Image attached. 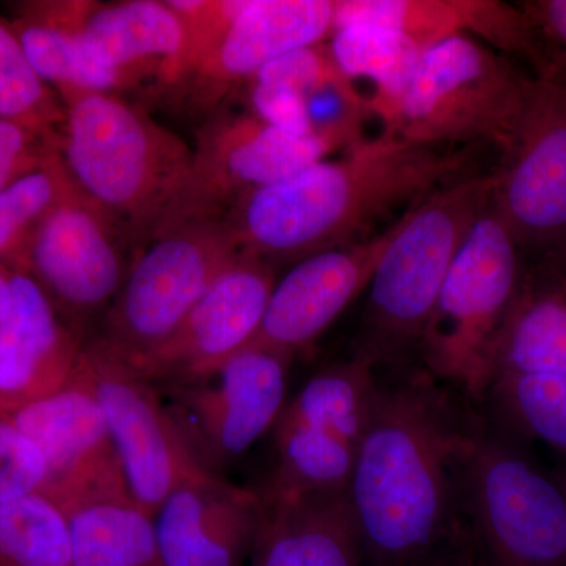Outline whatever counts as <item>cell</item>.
I'll return each instance as SVG.
<instances>
[{"mask_svg": "<svg viewBox=\"0 0 566 566\" xmlns=\"http://www.w3.org/2000/svg\"><path fill=\"white\" fill-rule=\"evenodd\" d=\"M48 465L9 415H0V504L44 493Z\"/></svg>", "mask_w": 566, "mask_h": 566, "instance_id": "cell-33", "label": "cell"}, {"mask_svg": "<svg viewBox=\"0 0 566 566\" xmlns=\"http://www.w3.org/2000/svg\"><path fill=\"white\" fill-rule=\"evenodd\" d=\"M564 476H565V480H566V475H564Z\"/></svg>", "mask_w": 566, "mask_h": 566, "instance_id": "cell-42", "label": "cell"}, {"mask_svg": "<svg viewBox=\"0 0 566 566\" xmlns=\"http://www.w3.org/2000/svg\"><path fill=\"white\" fill-rule=\"evenodd\" d=\"M249 0H169L182 25L180 54L164 73L159 87L175 91L218 46Z\"/></svg>", "mask_w": 566, "mask_h": 566, "instance_id": "cell-32", "label": "cell"}, {"mask_svg": "<svg viewBox=\"0 0 566 566\" xmlns=\"http://www.w3.org/2000/svg\"><path fill=\"white\" fill-rule=\"evenodd\" d=\"M539 39L549 40L562 51L564 57L554 62H566V0H536L523 3Z\"/></svg>", "mask_w": 566, "mask_h": 566, "instance_id": "cell-36", "label": "cell"}, {"mask_svg": "<svg viewBox=\"0 0 566 566\" xmlns=\"http://www.w3.org/2000/svg\"><path fill=\"white\" fill-rule=\"evenodd\" d=\"M9 416L39 447L48 465L43 494L59 505L92 495L129 494L82 353L65 385Z\"/></svg>", "mask_w": 566, "mask_h": 566, "instance_id": "cell-15", "label": "cell"}, {"mask_svg": "<svg viewBox=\"0 0 566 566\" xmlns=\"http://www.w3.org/2000/svg\"><path fill=\"white\" fill-rule=\"evenodd\" d=\"M263 516L262 494L203 475L178 486L153 516L164 566H244Z\"/></svg>", "mask_w": 566, "mask_h": 566, "instance_id": "cell-19", "label": "cell"}, {"mask_svg": "<svg viewBox=\"0 0 566 566\" xmlns=\"http://www.w3.org/2000/svg\"><path fill=\"white\" fill-rule=\"evenodd\" d=\"M0 120L22 123L61 140L65 104L41 80L11 21L0 18Z\"/></svg>", "mask_w": 566, "mask_h": 566, "instance_id": "cell-31", "label": "cell"}, {"mask_svg": "<svg viewBox=\"0 0 566 566\" xmlns=\"http://www.w3.org/2000/svg\"><path fill=\"white\" fill-rule=\"evenodd\" d=\"M423 566H446L444 554L441 556L434 557L433 560H430V564Z\"/></svg>", "mask_w": 566, "mask_h": 566, "instance_id": "cell-40", "label": "cell"}, {"mask_svg": "<svg viewBox=\"0 0 566 566\" xmlns=\"http://www.w3.org/2000/svg\"><path fill=\"white\" fill-rule=\"evenodd\" d=\"M59 155L71 180L140 248L180 203L193 161L189 147L122 95L63 88Z\"/></svg>", "mask_w": 566, "mask_h": 566, "instance_id": "cell-3", "label": "cell"}, {"mask_svg": "<svg viewBox=\"0 0 566 566\" xmlns=\"http://www.w3.org/2000/svg\"><path fill=\"white\" fill-rule=\"evenodd\" d=\"M465 422L430 374L378 386L348 495L368 566H412L452 526Z\"/></svg>", "mask_w": 566, "mask_h": 566, "instance_id": "cell-1", "label": "cell"}, {"mask_svg": "<svg viewBox=\"0 0 566 566\" xmlns=\"http://www.w3.org/2000/svg\"><path fill=\"white\" fill-rule=\"evenodd\" d=\"M335 0H249L218 46L175 88L193 115L211 117L268 63L331 39Z\"/></svg>", "mask_w": 566, "mask_h": 566, "instance_id": "cell-17", "label": "cell"}, {"mask_svg": "<svg viewBox=\"0 0 566 566\" xmlns=\"http://www.w3.org/2000/svg\"><path fill=\"white\" fill-rule=\"evenodd\" d=\"M520 249L490 205L461 245L420 335L419 352L434 379L485 397L495 340L524 281Z\"/></svg>", "mask_w": 566, "mask_h": 566, "instance_id": "cell-6", "label": "cell"}, {"mask_svg": "<svg viewBox=\"0 0 566 566\" xmlns=\"http://www.w3.org/2000/svg\"><path fill=\"white\" fill-rule=\"evenodd\" d=\"M243 255L222 219L167 227L134 253L120 292L88 344L129 367L169 340Z\"/></svg>", "mask_w": 566, "mask_h": 566, "instance_id": "cell-7", "label": "cell"}, {"mask_svg": "<svg viewBox=\"0 0 566 566\" xmlns=\"http://www.w3.org/2000/svg\"><path fill=\"white\" fill-rule=\"evenodd\" d=\"M493 189L494 172L468 175L406 212L368 285L367 342L359 353L375 365L419 348L447 274Z\"/></svg>", "mask_w": 566, "mask_h": 566, "instance_id": "cell-4", "label": "cell"}, {"mask_svg": "<svg viewBox=\"0 0 566 566\" xmlns=\"http://www.w3.org/2000/svg\"><path fill=\"white\" fill-rule=\"evenodd\" d=\"M335 151V145L323 137L282 132L251 112H216L200 129L188 185L161 230L222 219L248 193L292 177Z\"/></svg>", "mask_w": 566, "mask_h": 566, "instance_id": "cell-13", "label": "cell"}, {"mask_svg": "<svg viewBox=\"0 0 566 566\" xmlns=\"http://www.w3.org/2000/svg\"><path fill=\"white\" fill-rule=\"evenodd\" d=\"M134 253L120 223L74 185L36 229L21 271L87 342L120 292Z\"/></svg>", "mask_w": 566, "mask_h": 566, "instance_id": "cell-10", "label": "cell"}, {"mask_svg": "<svg viewBox=\"0 0 566 566\" xmlns=\"http://www.w3.org/2000/svg\"><path fill=\"white\" fill-rule=\"evenodd\" d=\"M378 386L364 354L305 382L274 424L277 464L266 491L346 493Z\"/></svg>", "mask_w": 566, "mask_h": 566, "instance_id": "cell-9", "label": "cell"}, {"mask_svg": "<svg viewBox=\"0 0 566 566\" xmlns=\"http://www.w3.org/2000/svg\"><path fill=\"white\" fill-rule=\"evenodd\" d=\"M82 359L106 417L128 493L145 513L155 516L178 486L208 472L182 441L158 387L88 342Z\"/></svg>", "mask_w": 566, "mask_h": 566, "instance_id": "cell-14", "label": "cell"}, {"mask_svg": "<svg viewBox=\"0 0 566 566\" xmlns=\"http://www.w3.org/2000/svg\"><path fill=\"white\" fill-rule=\"evenodd\" d=\"M486 395L513 433L566 457V376L499 374Z\"/></svg>", "mask_w": 566, "mask_h": 566, "instance_id": "cell-28", "label": "cell"}, {"mask_svg": "<svg viewBox=\"0 0 566 566\" xmlns=\"http://www.w3.org/2000/svg\"><path fill=\"white\" fill-rule=\"evenodd\" d=\"M460 494L491 566H566V480L472 422Z\"/></svg>", "mask_w": 566, "mask_h": 566, "instance_id": "cell-8", "label": "cell"}, {"mask_svg": "<svg viewBox=\"0 0 566 566\" xmlns=\"http://www.w3.org/2000/svg\"><path fill=\"white\" fill-rule=\"evenodd\" d=\"M252 566H364L348 495L264 490Z\"/></svg>", "mask_w": 566, "mask_h": 566, "instance_id": "cell-22", "label": "cell"}, {"mask_svg": "<svg viewBox=\"0 0 566 566\" xmlns=\"http://www.w3.org/2000/svg\"><path fill=\"white\" fill-rule=\"evenodd\" d=\"M59 155V139L22 123L0 120V189Z\"/></svg>", "mask_w": 566, "mask_h": 566, "instance_id": "cell-34", "label": "cell"}, {"mask_svg": "<svg viewBox=\"0 0 566 566\" xmlns=\"http://www.w3.org/2000/svg\"><path fill=\"white\" fill-rule=\"evenodd\" d=\"M554 65L557 66L558 71L562 73V76H564L566 81V62H554Z\"/></svg>", "mask_w": 566, "mask_h": 566, "instance_id": "cell-41", "label": "cell"}, {"mask_svg": "<svg viewBox=\"0 0 566 566\" xmlns=\"http://www.w3.org/2000/svg\"><path fill=\"white\" fill-rule=\"evenodd\" d=\"M274 285V264L244 253L212 283L172 337L129 370L156 387L210 374L251 344Z\"/></svg>", "mask_w": 566, "mask_h": 566, "instance_id": "cell-16", "label": "cell"}, {"mask_svg": "<svg viewBox=\"0 0 566 566\" xmlns=\"http://www.w3.org/2000/svg\"><path fill=\"white\" fill-rule=\"evenodd\" d=\"M292 357L245 348L210 374L158 387L193 460L211 475L252 449L286 405Z\"/></svg>", "mask_w": 566, "mask_h": 566, "instance_id": "cell-11", "label": "cell"}, {"mask_svg": "<svg viewBox=\"0 0 566 566\" xmlns=\"http://www.w3.org/2000/svg\"><path fill=\"white\" fill-rule=\"evenodd\" d=\"M446 566H476L474 546L468 539H461L460 543L450 547L444 553Z\"/></svg>", "mask_w": 566, "mask_h": 566, "instance_id": "cell-37", "label": "cell"}, {"mask_svg": "<svg viewBox=\"0 0 566 566\" xmlns=\"http://www.w3.org/2000/svg\"><path fill=\"white\" fill-rule=\"evenodd\" d=\"M531 84L509 55L457 36L423 52L400 98L379 122L382 133L415 144L486 140L505 155Z\"/></svg>", "mask_w": 566, "mask_h": 566, "instance_id": "cell-5", "label": "cell"}, {"mask_svg": "<svg viewBox=\"0 0 566 566\" xmlns=\"http://www.w3.org/2000/svg\"><path fill=\"white\" fill-rule=\"evenodd\" d=\"M491 205L521 248L566 243V81L556 65L532 80Z\"/></svg>", "mask_w": 566, "mask_h": 566, "instance_id": "cell-12", "label": "cell"}, {"mask_svg": "<svg viewBox=\"0 0 566 566\" xmlns=\"http://www.w3.org/2000/svg\"><path fill=\"white\" fill-rule=\"evenodd\" d=\"M245 85L251 99V114L260 120L296 136H316L300 93L283 85L263 82L251 81Z\"/></svg>", "mask_w": 566, "mask_h": 566, "instance_id": "cell-35", "label": "cell"}, {"mask_svg": "<svg viewBox=\"0 0 566 566\" xmlns=\"http://www.w3.org/2000/svg\"><path fill=\"white\" fill-rule=\"evenodd\" d=\"M0 566H71L69 517L54 499L0 504Z\"/></svg>", "mask_w": 566, "mask_h": 566, "instance_id": "cell-29", "label": "cell"}, {"mask_svg": "<svg viewBox=\"0 0 566 566\" xmlns=\"http://www.w3.org/2000/svg\"><path fill=\"white\" fill-rule=\"evenodd\" d=\"M547 260L557 268H566V243L554 251L547 252Z\"/></svg>", "mask_w": 566, "mask_h": 566, "instance_id": "cell-39", "label": "cell"}, {"mask_svg": "<svg viewBox=\"0 0 566 566\" xmlns=\"http://www.w3.org/2000/svg\"><path fill=\"white\" fill-rule=\"evenodd\" d=\"M17 10L11 25L33 69L55 92L77 88L120 95L150 81L96 61L76 29L62 17L55 0L22 2Z\"/></svg>", "mask_w": 566, "mask_h": 566, "instance_id": "cell-24", "label": "cell"}, {"mask_svg": "<svg viewBox=\"0 0 566 566\" xmlns=\"http://www.w3.org/2000/svg\"><path fill=\"white\" fill-rule=\"evenodd\" d=\"M463 151L381 133L338 159L305 167L256 189L223 214L245 255L263 262L307 259L367 240L398 208H415L461 177Z\"/></svg>", "mask_w": 566, "mask_h": 566, "instance_id": "cell-2", "label": "cell"}, {"mask_svg": "<svg viewBox=\"0 0 566 566\" xmlns=\"http://www.w3.org/2000/svg\"><path fill=\"white\" fill-rule=\"evenodd\" d=\"M493 368L494 376H566V282L524 279L495 340Z\"/></svg>", "mask_w": 566, "mask_h": 566, "instance_id": "cell-26", "label": "cell"}, {"mask_svg": "<svg viewBox=\"0 0 566 566\" xmlns=\"http://www.w3.org/2000/svg\"><path fill=\"white\" fill-rule=\"evenodd\" d=\"M11 300H13L11 270L0 263V322L9 314Z\"/></svg>", "mask_w": 566, "mask_h": 566, "instance_id": "cell-38", "label": "cell"}, {"mask_svg": "<svg viewBox=\"0 0 566 566\" xmlns=\"http://www.w3.org/2000/svg\"><path fill=\"white\" fill-rule=\"evenodd\" d=\"M55 6L93 57L109 69L142 74L159 85L180 54L181 22L161 0H55Z\"/></svg>", "mask_w": 566, "mask_h": 566, "instance_id": "cell-23", "label": "cell"}, {"mask_svg": "<svg viewBox=\"0 0 566 566\" xmlns=\"http://www.w3.org/2000/svg\"><path fill=\"white\" fill-rule=\"evenodd\" d=\"M359 22L400 31L424 51L471 36L502 54L527 59L536 74L553 66L526 10L501 0H335L334 31Z\"/></svg>", "mask_w": 566, "mask_h": 566, "instance_id": "cell-20", "label": "cell"}, {"mask_svg": "<svg viewBox=\"0 0 566 566\" xmlns=\"http://www.w3.org/2000/svg\"><path fill=\"white\" fill-rule=\"evenodd\" d=\"M71 566H164L153 516L129 494H99L62 506Z\"/></svg>", "mask_w": 566, "mask_h": 566, "instance_id": "cell-25", "label": "cell"}, {"mask_svg": "<svg viewBox=\"0 0 566 566\" xmlns=\"http://www.w3.org/2000/svg\"><path fill=\"white\" fill-rule=\"evenodd\" d=\"M329 48L349 80L374 84L367 99L378 120L400 98L424 52L405 33L368 22L335 29Z\"/></svg>", "mask_w": 566, "mask_h": 566, "instance_id": "cell-27", "label": "cell"}, {"mask_svg": "<svg viewBox=\"0 0 566 566\" xmlns=\"http://www.w3.org/2000/svg\"><path fill=\"white\" fill-rule=\"evenodd\" d=\"M405 214L385 232L367 240L300 260L275 282L259 333L248 348L293 357L315 342L370 285L376 266Z\"/></svg>", "mask_w": 566, "mask_h": 566, "instance_id": "cell-18", "label": "cell"}, {"mask_svg": "<svg viewBox=\"0 0 566 566\" xmlns=\"http://www.w3.org/2000/svg\"><path fill=\"white\" fill-rule=\"evenodd\" d=\"M11 285L10 311L0 322V415L65 385L85 344L25 271H11Z\"/></svg>", "mask_w": 566, "mask_h": 566, "instance_id": "cell-21", "label": "cell"}, {"mask_svg": "<svg viewBox=\"0 0 566 566\" xmlns=\"http://www.w3.org/2000/svg\"><path fill=\"white\" fill-rule=\"evenodd\" d=\"M74 188L61 155L0 189V263L21 270L36 229Z\"/></svg>", "mask_w": 566, "mask_h": 566, "instance_id": "cell-30", "label": "cell"}]
</instances>
